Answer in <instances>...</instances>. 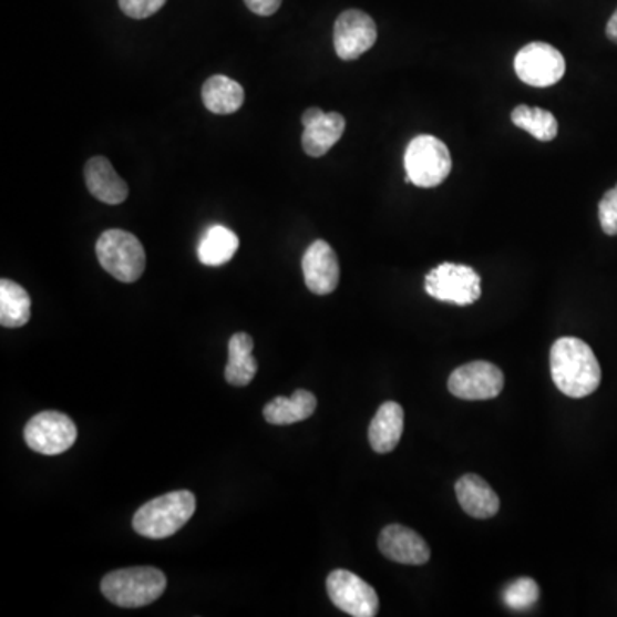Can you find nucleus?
Segmentation results:
<instances>
[{
	"instance_id": "obj_1",
	"label": "nucleus",
	"mask_w": 617,
	"mask_h": 617,
	"mask_svg": "<svg viewBox=\"0 0 617 617\" xmlns=\"http://www.w3.org/2000/svg\"><path fill=\"white\" fill-rule=\"evenodd\" d=\"M551 374L561 393L585 398L594 393L603 371L590 345L575 337L559 338L551 349Z\"/></svg>"
},
{
	"instance_id": "obj_2",
	"label": "nucleus",
	"mask_w": 617,
	"mask_h": 617,
	"mask_svg": "<svg viewBox=\"0 0 617 617\" xmlns=\"http://www.w3.org/2000/svg\"><path fill=\"white\" fill-rule=\"evenodd\" d=\"M196 512V496L189 491H174L155 497L137 510L134 531L146 538L162 541L177 534Z\"/></svg>"
},
{
	"instance_id": "obj_3",
	"label": "nucleus",
	"mask_w": 617,
	"mask_h": 617,
	"mask_svg": "<svg viewBox=\"0 0 617 617\" xmlns=\"http://www.w3.org/2000/svg\"><path fill=\"white\" fill-rule=\"evenodd\" d=\"M100 588L115 606L136 609L158 600L167 588V578L160 569L140 566L109 573Z\"/></svg>"
},
{
	"instance_id": "obj_4",
	"label": "nucleus",
	"mask_w": 617,
	"mask_h": 617,
	"mask_svg": "<svg viewBox=\"0 0 617 617\" xmlns=\"http://www.w3.org/2000/svg\"><path fill=\"white\" fill-rule=\"evenodd\" d=\"M96 258L106 274H111L122 284H134L140 280L146 268L143 244L136 235L119 228H112L100 235L96 243Z\"/></svg>"
},
{
	"instance_id": "obj_5",
	"label": "nucleus",
	"mask_w": 617,
	"mask_h": 617,
	"mask_svg": "<svg viewBox=\"0 0 617 617\" xmlns=\"http://www.w3.org/2000/svg\"><path fill=\"white\" fill-rule=\"evenodd\" d=\"M451 155L446 144L438 137L422 134L413 137L405 150V171L417 187H438L451 172Z\"/></svg>"
},
{
	"instance_id": "obj_6",
	"label": "nucleus",
	"mask_w": 617,
	"mask_h": 617,
	"mask_svg": "<svg viewBox=\"0 0 617 617\" xmlns=\"http://www.w3.org/2000/svg\"><path fill=\"white\" fill-rule=\"evenodd\" d=\"M425 292L432 299L455 306H472L482 296L481 277L474 268L455 263L435 266L425 277Z\"/></svg>"
},
{
	"instance_id": "obj_7",
	"label": "nucleus",
	"mask_w": 617,
	"mask_h": 617,
	"mask_svg": "<svg viewBox=\"0 0 617 617\" xmlns=\"http://www.w3.org/2000/svg\"><path fill=\"white\" fill-rule=\"evenodd\" d=\"M76 440V424L61 412L39 413L24 428V441L40 455H62Z\"/></svg>"
},
{
	"instance_id": "obj_8",
	"label": "nucleus",
	"mask_w": 617,
	"mask_h": 617,
	"mask_svg": "<svg viewBox=\"0 0 617 617\" xmlns=\"http://www.w3.org/2000/svg\"><path fill=\"white\" fill-rule=\"evenodd\" d=\"M565 71L566 62L563 53L549 43H528L516 53V76L531 86H553L557 81L563 80Z\"/></svg>"
},
{
	"instance_id": "obj_9",
	"label": "nucleus",
	"mask_w": 617,
	"mask_h": 617,
	"mask_svg": "<svg viewBox=\"0 0 617 617\" xmlns=\"http://www.w3.org/2000/svg\"><path fill=\"white\" fill-rule=\"evenodd\" d=\"M326 590L331 603L353 617H374L379 610V597L374 588L347 569H335L326 579Z\"/></svg>"
},
{
	"instance_id": "obj_10",
	"label": "nucleus",
	"mask_w": 617,
	"mask_h": 617,
	"mask_svg": "<svg viewBox=\"0 0 617 617\" xmlns=\"http://www.w3.org/2000/svg\"><path fill=\"white\" fill-rule=\"evenodd\" d=\"M504 376L497 366L484 360L470 362L451 372L448 390L451 394L469 402L493 400L503 391Z\"/></svg>"
},
{
	"instance_id": "obj_11",
	"label": "nucleus",
	"mask_w": 617,
	"mask_h": 617,
	"mask_svg": "<svg viewBox=\"0 0 617 617\" xmlns=\"http://www.w3.org/2000/svg\"><path fill=\"white\" fill-rule=\"evenodd\" d=\"M378 40L374 20L359 9L341 12L335 23L333 42L341 61H356Z\"/></svg>"
},
{
	"instance_id": "obj_12",
	"label": "nucleus",
	"mask_w": 617,
	"mask_h": 617,
	"mask_svg": "<svg viewBox=\"0 0 617 617\" xmlns=\"http://www.w3.org/2000/svg\"><path fill=\"white\" fill-rule=\"evenodd\" d=\"M306 287L316 296H328L340 284V265L337 253L326 240H316L307 247L302 258Z\"/></svg>"
},
{
	"instance_id": "obj_13",
	"label": "nucleus",
	"mask_w": 617,
	"mask_h": 617,
	"mask_svg": "<svg viewBox=\"0 0 617 617\" xmlns=\"http://www.w3.org/2000/svg\"><path fill=\"white\" fill-rule=\"evenodd\" d=\"M302 148L312 158L325 156L345 133L343 115L338 112L325 114L321 109H307L302 115Z\"/></svg>"
},
{
	"instance_id": "obj_14",
	"label": "nucleus",
	"mask_w": 617,
	"mask_h": 617,
	"mask_svg": "<svg viewBox=\"0 0 617 617\" xmlns=\"http://www.w3.org/2000/svg\"><path fill=\"white\" fill-rule=\"evenodd\" d=\"M379 551L400 565L422 566L431 557L428 542L409 526L388 525L379 535Z\"/></svg>"
},
{
	"instance_id": "obj_15",
	"label": "nucleus",
	"mask_w": 617,
	"mask_h": 617,
	"mask_svg": "<svg viewBox=\"0 0 617 617\" xmlns=\"http://www.w3.org/2000/svg\"><path fill=\"white\" fill-rule=\"evenodd\" d=\"M84 181L92 196L105 205H121L130 196V187L105 156H93L92 160H88Z\"/></svg>"
},
{
	"instance_id": "obj_16",
	"label": "nucleus",
	"mask_w": 617,
	"mask_h": 617,
	"mask_svg": "<svg viewBox=\"0 0 617 617\" xmlns=\"http://www.w3.org/2000/svg\"><path fill=\"white\" fill-rule=\"evenodd\" d=\"M456 497L466 515L474 518H491L500 512V497L493 487L475 474H466L456 482Z\"/></svg>"
},
{
	"instance_id": "obj_17",
	"label": "nucleus",
	"mask_w": 617,
	"mask_h": 617,
	"mask_svg": "<svg viewBox=\"0 0 617 617\" xmlns=\"http://www.w3.org/2000/svg\"><path fill=\"white\" fill-rule=\"evenodd\" d=\"M405 413L397 402H387L379 407L369 425V443L376 453H390L402 440Z\"/></svg>"
},
{
	"instance_id": "obj_18",
	"label": "nucleus",
	"mask_w": 617,
	"mask_h": 617,
	"mask_svg": "<svg viewBox=\"0 0 617 617\" xmlns=\"http://www.w3.org/2000/svg\"><path fill=\"white\" fill-rule=\"evenodd\" d=\"M318 400L311 391L297 390L292 397H278L263 410L266 422L275 425L296 424L306 421L316 412Z\"/></svg>"
},
{
	"instance_id": "obj_19",
	"label": "nucleus",
	"mask_w": 617,
	"mask_h": 617,
	"mask_svg": "<svg viewBox=\"0 0 617 617\" xmlns=\"http://www.w3.org/2000/svg\"><path fill=\"white\" fill-rule=\"evenodd\" d=\"M254 340L247 333H235L228 341V364L225 379L232 387H247L258 372V360L254 359Z\"/></svg>"
},
{
	"instance_id": "obj_20",
	"label": "nucleus",
	"mask_w": 617,
	"mask_h": 617,
	"mask_svg": "<svg viewBox=\"0 0 617 617\" xmlns=\"http://www.w3.org/2000/svg\"><path fill=\"white\" fill-rule=\"evenodd\" d=\"M244 88L224 74H216L203 84V103L213 114H235L244 105Z\"/></svg>"
},
{
	"instance_id": "obj_21",
	"label": "nucleus",
	"mask_w": 617,
	"mask_h": 617,
	"mask_svg": "<svg viewBox=\"0 0 617 617\" xmlns=\"http://www.w3.org/2000/svg\"><path fill=\"white\" fill-rule=\"evenodd\" d=\"M239 237L224 225H213L203 234L197 246V258L205 266H224L239 249Z\"/></svg>"
},
{
	"instance_id": "obj_22",
	"label": "nucleus",
	"mask_w": 617,
	"mask_h": 617,
	"mask_svg": "<svg viewBox=\"0 0 617 617\" xmlns=\"http://www.w3.org/2000/svg\"><path fill=\"white\" fill-rule=\"evenodd\" d=\"M31 299L16 281H0V325L4 328H21L30 321Z\"/></svg>"
},
{
	"instance_id": "obj_23",
	"label": "nucleus",
	"mask_w": 617,
	"mask_h": 617,
	"mask_svg": "<svg viewBox=\"0 0 617 617\" xmlns=\"http://www.w3.org/2000/svg\"><path fill=\"white\" fill-rule=\"evenodd\" d=\"M513 124L520 130L534 136L535 140L549 143L559 133L556 117L549 111L538 109V106L520 105L512 114Z\"/></svg>"
},
{
	"instance_id": "obj_24",
	"label": "nucleus",
	"mask_w": 617,
	"mask_h": 617,
	"mask_svg": "<svg viewBox=\"0 0 617 617\" xmlns=\"http://www.w3.org/2000/svg\"><path fill=\"white\" fill-rule=\"evenodd\" d=\"M541 597V588L532 578H518L503 592L504 606L513 610L531 609Z\"/></svg>"
},
{
	"instance_id": "obj_25",
	"label": "nucleus",
	"mask_w": 617,
	"mask_h": 617,
	"mask_svg": "<svg viewBox=\"0 0 617 617\" xmlns=\"http://www.w3.org/2000/svg\"><path fill=\"white\" fill-rule=\"evenodd\" d=\"M598 220L607 235H617V186L607 191L598 203Z\"/></svg>"
},
{
	"instance_id": "obj_26",
	"label": "nucleus",
	"mask_w": 617,
	"mask_h": 617,
	"mask_svg": "<svg viewBox=\"0 0 617 617\" xmlns=\"http://www.w3.org/2000/svg\"><path fill=\"white\" fill-rule=\"evenodd\" d=\"M167 0H119L122 12L133 20H146L156 14Z\"/></svg>"
},
{
	"instance_id": "obj_27",
	"label": "nucleus",
	"mask_w": 617,
	"mask_h": 617,
	"mask_svg": "<svg viewBox=\"0 0 617 617\" xmlns=\"http://www.w3.org/2000/svg\"><path fill=\"white\" fill-rule=\"evenodd\" d=\"M249 11L258 16H271L280 9L281 0H244Z\"/></svg>"
},
{
	"instance_id": "obj_28",
	"label": "nucleus",
	"mask_w": 617,
	"mask_h": 617,
	"mask_svg": "<svg viewBox=\"0 0 617 617\" xmlns=\"http://www.w3.org/2000/svg\"><path fill=\"white\" fill-rule=\"evenodd\" d=\"M606 34L610 42L617 43V11L610 16L609 23L606 27Z\"/></svg>"
}]
</instances>
